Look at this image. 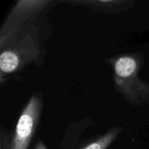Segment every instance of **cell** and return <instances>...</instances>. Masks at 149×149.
Instances as JSON below:
<instances>
[{
    "mask_svg": "<svg viewBox=\"0 0 149 149\" xmlns=\"http://www.w3.org/2000/svg\"><path fill=\"white\" fill-rule=\"evenodd\" d=\"M41 108V99L36 94L32 95L22 111L15 128L13 138L5 149H28L37 128ZM1 149H4L2 144Z\"/></svg>",
    "mask_w": 149,
    "mask_h": 149,
    "instance_id": "cell-3",
    "label": "cell"
},
{
    "mask_svg": "<svg viewBox=\"0 0 149 149\" xmlns=\"http://www.w3.org/2000/svg\"><path fill=\"white\" fill-rule=\"evenodd\" d=\"M120 132V129L114 128L111 130L110 132H108L107 134L93 141L92 143L88 144L87 146H86L82 149H107L111 145V143L116 139Z\"/></svg>",
    "mask_w": 149,
    "mask_h": 149,
    "instance_id": "cell-5",
    "label": "cell"
},
{
    "mask_svg": "<svg viewBox=\"0 0 149 149\" xmlns=\"http://www.w3.org/2000/svg\"><path fill=\"white\" fill-rule=\"evenodd\" d=\"M35 28L30 25L0 45L2 74L15 72L40 57L41 46L38 33Z\"/></svg>",
    "mask_w": 149,
    "mask_h": 149,
    "instance_id": "cell-1",
    "label": "cell"
},
{
    "mask_svg": "<svg viewBox=\"0 0 149 149\" xmlns=\"http://www.w3.org/2000/svg\"><path fill=\"white\" fill-rule=\"evenodd\" d=\"M140 62L137 57L122 56L113 62L114 81L122 95L130 103L140 105L148 101L149 84L137 76Z\"/></svg>",
    "mask_w": 149,
    "mask_h": 149,
    "instance_id": "cell-2",
    "label": "cell"
},
{
    "mask_svg": "<svg viewBox=\"0 0 149 149\" xmlns=\"http://www.w3.org/2000/svg\"><path fill=\"white\" fill-rule=\"evenodd\" d=\"M34 149H47V148H46L45 145L42 141H38V142L37 143V145L35 146Z\"/></svg>",
    "mask_w": 149,
    "mask_h": 149,
    "instance_id": "cell-6",
    "label": "cell"
},
{
    "mask_svg": "<svg viewBox=\"0 0 149 149\" xmlns=\"http://www.w3.org/2000/svg\"><path fill=\"white\" fill-rule=\"evenodd\" d=\"M50 2L41 0L18 1L9 14L0 33V45L16 36L24 28L30 26L31 20Z\"/></svg>",
    "mask_w": 149,
    "mask_h": 149,
    "instance_id": "cell-4",
    "label": "cell"
}]
</instances>
